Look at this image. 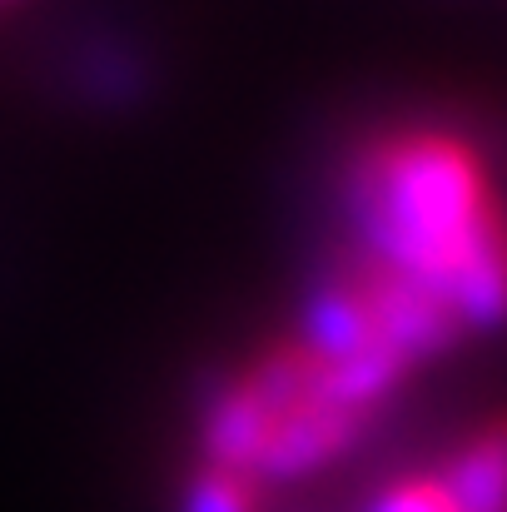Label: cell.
I'll list each match as a JSON object with an SVG mask.
<instances>
[{
    "label": "cell",
    "instance_id": "1",
    "mask_svg": "<svg viewBox=\"0 0 507 512\" xmlns=\"http://www.w3.org/2000/svg\"><path fill=\"white\" fill-rule=\"evenodd\" d=\"M358 254L438 294L463 329L507 324V214L483 155L453 130H383L348 165Z\"/></svg>",
    "mask_w": 507,
    "mask_h": 512
},
{
    "label": "cell",
    "instance_id": "2",
    "mask_svg": "<svg viewBox=\"0 0 507 512\" xmlns=\"http://www.w3.org/2000/svg\"><path fill=\"white\" fill-rule=\"evenodd\" d=\"M373 413L348 403L304 339L264 348L249 368L224 378L199 418L204 463L249 483H294L338 463Z\"/></svg>",
    "mask_w": 507,
    "mask_h": 512
},
{
    "label": "cell",
    "instance_id": "3",
    "mask_svg": "<svg viewBox=\"0 0 507 512\" xmlns=\"http://www.w3.org/2000/svg\"><path fill=\"white\" fill-rule=\"evenodd\" d=\"M463 512H507V418L478 428L438 473Z\"/></svg>",
    "mask_w": 507,
    "mask_h": 512
},
{
    "label": "cell",
    "instance_id": "4",
    "mask_svg": "<svg viewBox=\"0 0 507 512\" xmlns=\"http://www.w3.org/2000/svg\"><path fill=\"white\" fill-rule=\"evenodd\" d=\"M179 512H259V483L204 463V468L189 478Z\"/></svg>",
    "mask_w": 507,
    "mask_h": 512
},
{
    "label": "cell",
    "instance_id": "5",
    "mask_svg": "<svg viewBox=\"0 0 507 512\" xmlns=\"http://www.w3.org/2000/svg\"><path fill=\"white\" fill-rule=\"evenodd\" d=\"M368 512H463V508L448 498V488L438 478H403V483L383 488Z\"/></svg>",
    "mask_w": 507,
    "mask_h": 512
},
{
    "label": "cell",
    "instance_id": "6",
    "mask_svg": "<svg viewBox=\"0 0 507 512\" xmlns=\"http://www.w3.org/2000/svg\"><path fill=\"white\" fill-rule=\"evenodd\" d=\"M0 5H10V0H0Z\"/></svg>",
    "mask_w": 507,
    "mask_h": 512
}]
</instances>
